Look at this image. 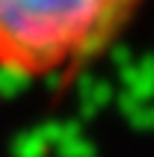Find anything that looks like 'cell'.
<instances>
[{
	"mask_svg": "<svg viewBox=\"0 0 154 157\" xmlns=\"http://www.w3.org/2000/svg\"><path fill=\"white\" fill-rule=\"evenodd\" d=\"M142 0H0V68L51 77L104 53Z\"/></svg>",
	"mask_w": 154,
	"mask_h": 157,
	"instance_id": "6da1fadb",
	"label": "cell"
}]
</instances>
